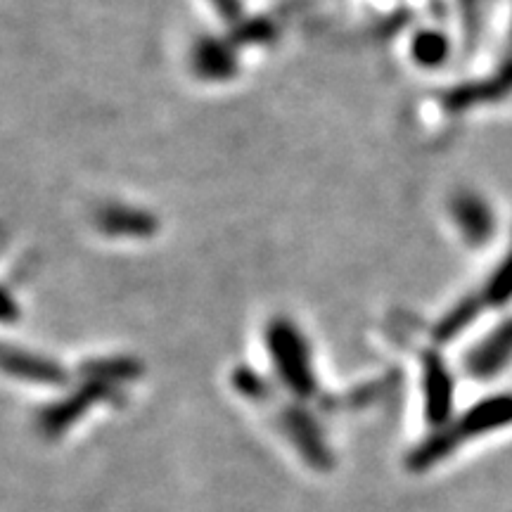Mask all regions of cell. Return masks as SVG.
Segmentation results:
<instances>
[{
  "instance_id": "1",
  "label": "cell",
  "mask_w": 512,
  "mask_h": 512,
  "mask_svg": "<svg viewBox=\"0 0 512 512\" xmlns=\"http://www.w3.org/2000/svg\"><path fill=\"white\" fill-rule=\"evenodd\" d=\"M268 347L275 358L280 375L290 384L294 392H309L313 384L309 351H306L304 339L292 328L287 320H275L268 330Z\"/></svg>"
},
{
  "instance_id": "2",
  "label": "cell",
  "mask_w": 512,
  "mask_h": 512,
  "mask_svg": "<svg viewBox=\"0 0 512 512\" xmlns=\"http://www.w3.org/2000/svg\"><path fill=\"white\" fill-rule=\"evenodd\" d=\"M512 422V396H498V399H489L479 406L472 408L470 413L460 420L456 432L458 441L463 437H475V434L489 432V430H498V427L510 425Z\"/></svg>"
},
{
  "instance_id": "3",
  "label": "cell",
  "mask_w": 512,
  "mask_h": 512,
  "mask_svg": "<svg viewBox=\"0 0 512 512\" xmlns=\"http://www.w3.org/2000/svg\"><path fill=\"white\" fill-rule=\"evenodd\" d=\"M0 370H5V373L10 375L29 377V380L34 382H53L55 377H60V370L50 366V363L43 361V358L3 347V344H0Z\"/></svg>"
},
{
  "instance_id": "4",
  "label": "cell",
  "mask_w": 512,
  "mask_h": 512,
  "mask_svg": "<svg viewBox=\"0 0 512 512\" xmlns=\"http://www.w3.org/2000/svg\"><path fill=\"white\" fill-rule=\"evenodd\" d=\"M451 399V382L444 368L439 366L434 358H430V366H427V408L434 422H444L448 418V401Z\"/></svg>"
},
{
  "instance_id": "5",
  "label": "cell",
  "mask_w": 512,
  "mask_h": 512,
  "mask_svg": "<svg viewBox=\"0 0 512 512\" xmlns=\"http://www.w3.org/2000/svg\"><path fill=\"white\" fill-rule=\"evenodd\" d=\"M439 55H441V50H439L437 36H422L420 41L415 43V57H418V60L437 62Z\"/></svg>"
},
{
  "instance_id": "6",
  "label": "cell",
  "mask_w": 512,
  "mask_h": 512,
  "mask_svg": "<svg viewBox=\"0 0 512 512\" xmlns=\"http://www.w3.org/2000/svg\"><path fill=\"white\" fill-rule=\"evenodd\" d=\"M8 313H12V304L5 299V294H0V318L8 316Z\"/></svg>"
}]
</instances>
